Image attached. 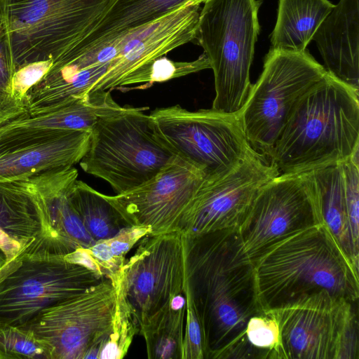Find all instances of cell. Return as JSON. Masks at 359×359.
<instances>
[{
  "mask_svg": "<svg viewBox=\"0 0 359 359\" xmlns=\"http://www.w3.org/2000/svg\"><path fill=\"white\" fill-rule=\"evenodd\" d=\"M341 163L318 167L312 172L323 222L358 272L359 252L355 249L350 230Z\"/></svg>",
  "mask_w": 359,
  "mask_h": 359,
  "instance_id": "44dd1931",
  "label": "cell"
},
{
  "mask_svg": "<svg viewBox=\"0 0 359 359\" xmlns=\"http://www.w3.org/2000/svg\"><path fill=\"white\" fill-rule=\"evenodd\" d=\"M341 163L350 230L355 249L359 252V164L351 157Z\"/></svg>",
  "mask_w": 359,
  "mask_h": 359,
  "instance_id": "f546056e",
  "label": "cell"
},
{
  "mask_svg": "<svg viewBox=\"0 0 359 359\" xmlns=\"http://www.w3.org/2000/svg\"><path fill=\"white\" fill-rule=\"evenodd\" d=\"M359 0H340L321 22L313 39L325 70L359 90Z\"/></svg>",
  "mask_w": 359,
  "mask_h": 359,
  "instance_id": "ac0fdd59",
  "label": "cell"
},
{
  "mask_svg": "<svg viewBox=\"0 0 359 359\" xmlns=\"http://www.w3.org/2000/svg\"><path fill=\"white\" fill-rule=\"evenodd\" d=\"M245 339L248 358L277 359L280 330L272 316L261 313L248 321Z\"/></svg>",
  "mask_w": 359,
  "mask_h": 359,
  "instance_id": "4316f807",
  "label": "cell"
},
{
  "mask_svg": "<svg viewBox=\"0 0 359 359\" xmlns=\"http://www.w3.org/2000/svg\"><path fill=\"white\" fill-rule=\"evenodd\" d=\"M182 238L184 294L200 323L205 359H247L248 321L263 311L255 264L243 250L237 229Z\"/></svg>",
  "mask_w": 359,
  "mask_h": 359,
  "instance_id": "6da1fadb",
  "label": "cell"
},
{
  "mask_svg": "<svg viewBox=\"0 0 359 359\" xmlns=\"http://www.w3.org/2000/svg\"><path fill=\"white\" fill-rule=\"evenodd\" d=\"M206 69H210V65L204 53L191 62H175L165 55L128 76L118 89L137 83H144L143 86L149 87L155 83L168 81Z\"/></svg>",
  "mask_w": 359,
  "mask_h": 359,
  "instance_id": "484cf974",
  "label": "cell"
},
{
  "mask_svg": "<svg viewBox=\"0 0 359 359\" xmlns=\"http://www.w3.org/2000/svg\"><path fill=\"white\" fill-rule=\"evenodd\" d=\"M150 233L148 227L127 226L111 238L96 241L90 247L79 249L64 257L91 269L103 278L110 280L116 288H119L126 254Z\"/></svg>",
  "mask_w": 359,
  "mask_h": 359,
  "instance_id": "603a6c76",
  "label": "cell"
},
{
  "mask_svg": "<svg viewBox=\"0 0 359 359\" xmlns=\"http://www.w3.org/2000/svg\"><path fill=\"white\" fill-rule=\"evenodd\" d=\"M42 217L39 197L30 177L0 182V249L7 262L39 239Z\"/></svg>",
  "mask_w": 359,
  "mask_h": 359,
  "instance_id": "d6986e66",
  "label": "cell"
},
{
  "mask_svg": "<svg viewBox=\"0 0 359 359\" xmlns=\"http://www.w3.org/2000/svg\"><path fill=\"white\" fill-rule=\"evenodd\" d=\"M182 359H205L200 323L192 304L187 299Z\"/></svg>",
  "mask_w": 359,
  "mask_h": 359,
  "instance_id": "4dcf8cb0",
  "label": "cell"
},
{
  "mask_svg": "<svg viewBox=\"0 0 359 359\" xmlns=\"http://www.w3.org/2000/svg\"><path fill=\"white\" fill-rule=\"evenodd\" d=\"M279 174L256 151L224 175L205 176L184 213L180 232L196 235L237 229L259 190Z\"/></svg>",
  "mask_w": 359,
  "mask_h": 359,
  "instance_id": "9a60e30c",
  "label": "cell"
},
{
  "mask_svg": "<svg viewBox=\"0 0 359 359\" xmlns=\"http://www.w3.org/2000/svg\"><path fill=\"white\" fill-rule=\"evenodd\" d=\"M326 73L306 50L270 49L259 78L238 111L245 136L256 151L269 160L294 107Z\"/></svg>",
  "mask_w": 359,
  "mask_h": 359,
  "instance_id": "9c48e42d",
  "label": "cell"
},
{
  "mask_svg": "<svg viewBox=\"0 0 359 359\" xmlns=\"http://www.w3.org/2000/svg\"><path fill=\"white\" fill-rule=\"evenodd\" d=\"M84 114L72 103L48 114L21 116L0 126V182L71 167L88 150L90 131L78 130Z\"/></svg>",
  "mask_w": 359,
  "mask_h": 359,
  "instance_id": "52a82bcc",
  "label": "cell"
},
{
  "mask_svg": "<svg viewBox=\"0 0 359 359\" xmlns=\"http://www.w3.org/2000/svg\"><path fill=\"white\" fill-rule=\"evenodd\" d=\"M117 0H0L16 70L54 60L107 13Z\"/></svg>",
  "mask_w": 359,
  "mask_h": 359,
  "instance_id": "ba28073f",
  "label": "cell"
},
{
  "mask_svg": "<svg viewBox=\"0 0 359 359\" xmlns=\"http://www.w3.org/2000/svg\"><path fill=\"white\" fill-rule=\"evenodd\" d=\"M121 292L137 333L174 297L183 294L185 265L182 233L149 234L123 268Z\"/></svg>",
  "mask_w": 359,
  "mask_h": 359,
  "instance_id": "5bb4252c",
  "label": "cell"
},
{
  "mask_svg": "<svg viewBox=\"0 0 359 359\" xmlns=\"http://www.w3.org/2000/svg\"><path fill=\"white\" fill-rule=\"evenodd\" d=\"M358 98V90L327 72L294 107L269 161L289 173L349 158L359 149Z\"/></svg>",
  "mask_w": 359,
  "mask_h": 359,
  "instance_id": "3957f363",
  "label": "cell"
},
{
  "mask_svg": "<svg viewBox=\"0 0 359 359\" xmlns=\"http://www.w3.org/2000/svg\"><path fill=\"white\" fill-rule=\"evenodd\" d=\"M77 177L78 170L74 166L54 168L30 177L42 208V231L39 239L25 252L65 256L95 243L70 201Z\"/></svg>",
  "mask_w": 359,
  "mask_h": 359,
  "instance_id": "e0dca14e",
  "label": "cell"
},
{
  "mask_svg": "<svg viewBox=\"0 0 359 359\" xmlns=\"http://www.w3.org/2000/svg\"><path fill=\"white\" fill-rule=\"evenodd\" d=\"M72 205L86 231L95 242L111 238L130 226L105 194L86 182H74L71 192Z\"/></svg>",
  "mask_w": 359,
  "mask_h": 359,
  "instance_id": "d4e9b609",
  "label": "cell"
},
{
  "mask_svg": "<svg viewBox=\"0 0 359 359\" xmlns=\"http://www.w3.org/2000/svg\"><path fill=\"white\" fill-rule=\"evenodd\" d=\"M53 62V60L35 62L16 70L13 78L12 87L18 98L27 102V91L43 77Z\"/></svg>",
  "mask_w": 359,
  "mask_h": 359,
  "instance_id": "1f68e13d",
  "label": "cell"
},
{
  "mask_svg": "<svg viewBox=\"0 0 359 359\" xmlns=\"http://www.w3.org/2000/svg\"><path fill=\"white\" fill-rule=\"evenodd\" d=\"M50 359L123 358L137 334L121 287L105 278L42 310L23 327Z\"/></svg>",
  "mask_w": 359,
  "mask_h": 359,
  "instance_id": "277c9868",
  "label": "cell"
},
{
  "mask_svg": "<svg viewBox=\"0 0 359 359\" xmlns=\"http://www.w3.org/2000/svg\"><path fill=\"white\" fill-rule=\"evenodd\" d=\"M328 0H279L271 48L302 52L334 8Z\"/></svg>",
  "mask_w": 359,
  "mask_h": 359,
  "instance_id": "7402d4cb",
  "label": "cell"
},
{
  "mask_svg": "<svg viewBox=\"0 0 359 359\" xmlns=\"http://www.w3.org/2000/svg\"><path fill=\"white\" fill-rule=\"evenodd\" d=\"M254 264L263 313L321 291L358 302V272L324 224L276 243Z\"/></svg>",
  "mask_w": 359,
  "mask_h": 359,
  "instance_id": "7a4b0ae2",
  "label": "cell"
},
{
  "mask_svg": "<svg viewBox=\"0 0 359 359\" xmlns=\"http://www.w3.org/2000/svg\"><path fill=\"white\" fill-rule=\"evenodd\" d=\"M148 107H121L101 116L90 133L83 170L108 182L116 194L154 177L176 156L157 137Z\"/></svg>",
  "mask_w": 359,
  "mask_h": 359,
  "instance_id": "8992f818",
  "label": "cell"
},
{
  "mask_svg": "<svg viewBox=\"0 0 359 359\" xmlns=\"http://www.w3.org/2000/svg\"><path fill=\"white\" fill-rule=\"evenodd\" d=\"M323 224L312 170L280 173L258 192L237 228L255 262L272 245L307 227Z\"/></svg>",
  "mask_w": 359,
  "mask_h": 359,
  "instance_id": "4fadbf2b",
  "label": "cell"
},
{
  "mask_svg": "<svg viewBox=\"0 0 359 359\" xmlns=\"http://www.w3.org/2000/svg\"><path fill=\"white\" fill-rule=\"evenodd\" d=\"M104 279L64 256L22 252L0 269V326L23 327L42 310Z\"/></svg>",
  "mask_w": 359,
  "mask_h": 359,
  "instance_id": "7c38bea8",
  "label": "cell"
},
{
  "mask_svg": "<svg viewBox=\"0 0 359 359\" xmlns=\"http://www.w3.org/2000/svg\"><path fill=\"white\" fill-rule=\"evenodd\" d=\"M15 72L0 2V116L10 111L19 103L12 87Z\"/></svg>",
  "mask_w": 359,
  "mask_h": 359,
  "instance_id": "f1b7e54d",
  "label": "cell"
},
{
  "mask_svg": "<svg viewBox=\"0 0 359 359\" xmlns=\"http://www.w3.org/2000/svg\"><path fill=\"white\" fill-rule=\"evenodd\" d=\"M357 303L321 291L264 312L278 323L277 359H358Z\"/></svg>",
  "mask_w": 359,
  "mask_h": 359,
  "instance_id": "8fae6325",
  "label": "cell"
},
{
  "mask_svg": "<svg viewBox=\"0 0 359 359\" xmlns=\"http://www.w3.org/2000/svg\"><path fill=\"white\" fill-rule=\"evenodd\" d=\"M205 177L201 168L176 156L142 185L106 196L129 226L148 227L151 235L180 232L184 213Z\"/></svg>",
  "mask_w": 359,
  "mask_h": 359,
  "instance_id": "2e32d148",
  "label": "cell"
},
{
  "mask_svg": "<svg viewBox=\"0 0 359 359\" xmlns=\"http://www.w3.org/2000/svg\"><path fill=\"white\" fill-rule=\"evenodd\" d=\"M160 141L175 156L201 168L207 177L233 170L256 151L244 133L238 112L189 111L176 104L149 114Z\"/></svg>",
  "mask_w": 359,
  "mask_h": 359,
  "instance_id": "30bf717a",
  "label": "cell"
},
{
  "mask_svg": "<svg viewBox=\"0 0 359 359\" xmlns=\"http://www.w3.org/2000/svg\"><path fill=\"white\" fill-rule=\"evenodd\" d=\"M186 318L184 294L172 298L142 325L149 359H182Z\"/></svg>",
  "mask_w": 359,
  "mask_h": 359,
  "instance_id": "cb8c5ba5",
  "label": "cell"
},
{
  "mask_svg": "<svg viewBox=\"0 0 359 359\" xmlns=\"http://www.w3.org/2000/svg\"><path fill=\"white\" fill-rule=\"evenodd\" d=\"M261 4V0H206L201 9L195 39L214 73L213 109L236 113L245 102Z\"/></svg>",
  "mask_w": 359,
  "mask_h": 359,
  "instance_id": "5b68a950",
  "label": "cell"
},
{
  "mask_svg": "<svg viewBox=\"0 0 359 359\" xmlns=\"http://www.w3.org/2000/svg\"><path fill=\"white\" fill-rule=\"evenodd\" d=\"M50 359L44 345L28 330L0 326V359Z\"/></svg>",
  "mask_w": 359,
  "mask_h": 359,
  "instance_id": "83f0119b",
  "label": "cell"
},
{
  "mask_svg": "<svg viewBox=\"0 0 359 359\" xmlns=\"http://www.w3.org/2000/svg\"><path fill=\"white\" fill-rule=\"evenodd\" d=\"M206 0H117L107 13L82 38L67 49L80 51L120 33L156 20L187 4Z\"/></svg>",
  "mask_w": 359,
  "mask_h": 359,
  "instance_id": "ffe728a7",
  "label": "cell"
}]
</instances>
